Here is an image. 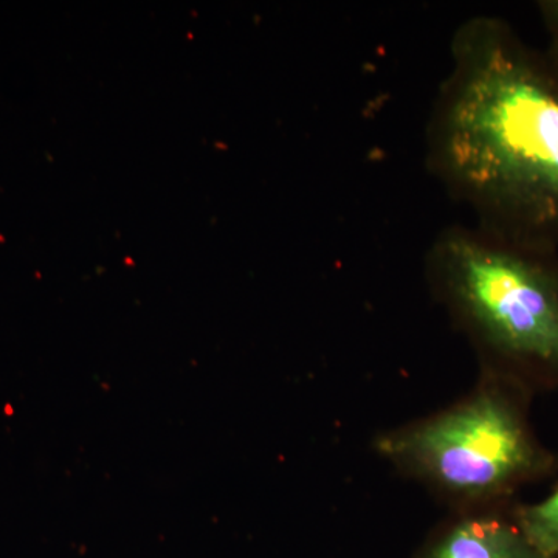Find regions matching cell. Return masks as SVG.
I'll use <instances>...</instances> for the list:
<instances>
[{
  "mask_svg": "<svg viewBox=\"0 0 558 558\" xmlns=\"http://www.w3.org/2000/svg\"><path fill=\"white\" fill-rule=\"evenodd\" d=\"M432 295L480 369L532 395L558 389V252L484 227L440 231L425 256Z\"/></svg>",
  "mask_w": 558,
  "mask_h": 558,
  "instance_id": "obj_2",
  "label": "cell"
},
{
  "mask_svg": "<svg viewBox=\"0 0 558 558\" xmlns=\"http://www.w3.org/2000/svg\"><path fill=\"white\" fill-rule=\"evenodd\" d=\"M538 10L542 13L543 22L548 27L553 43L558 44V0L538 2Z\"/></svg>",
  "mask_w": 558,
  "mask_h": 558,
  "instance_id": "obj_6",
  "label": "cell"
},
{
  "mask_svg": "<svg viewBox=\"0 0 558 558\" xmlns=\"http://www.w3.org/2000/svg\"><path fill=\"white\" fill-rule=\"evenodd\" d=\"M524 535L543 558H558V481L545 498L513 506Z\"/></svg>",
  "mask_w": 558,
  "mask_h": 558,
  "instance_id": "obj_5",
  "label": "cell"
},
{
  "mask_svg": "<svg viewBox=\"0 0 558 558\" xmlns=\"http://www.w3.org/2000/svg\"><path fill=\"white\" fill-rule=\"evenodd\" d=\"M532 399L515 381L480 369L468 395L428 416L384 429L373 449L449 510L517 501L524 487L558 470V454L532 425Z\"/></svg>",
  "mask_w": 558,
  "mask_h": 558,
  "instance_id": "obj_3",
  "label": "cell"
},
{
  "mask_svg": "<svg viewBox=\"0 0 558 558\" xmlns=\"http://www.w3.org/2000/svg\"><path fill=\"white\" fill-rule=\"evenodd\" d=\"M517 501L450 510L425 539L417 558H543L517 520Z\"/></svg>",
  "mask_w": 558,
  "mask_h": 558,
  "instance_id": "obj_4",
  "label": "cell"
},
{
  "mask_svg": "<svg viewBox=\"0 0 558 558\" xmlns=\"http://www.w3.org/2000/svg\"><path fill=\"white\" fill-rule=\"evenodd\" d=\"M429 171L476 226L558 252V44L465 21L427 128Z\"/></svg>",
  "mask_w": 558,
  "mask_h": 558,
  "instance_id": "obj_1",
  "label": "cell"
}]
</instances>
